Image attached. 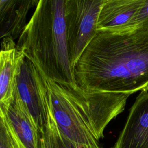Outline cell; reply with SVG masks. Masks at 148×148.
<instances>
[{
  "label": "cell",
  "mask_w": 148,
  "mask_h": 148,
  "mask_svg": "<svg viewBox=\"0 0 148 148\" xmlns=\"http://www.w3.org/2000/svg\"><path fill=\"white\" fill-rule=\"evenodd\" d=\"M76 83L92 91H148V30L97 31L73 67Z\"/></svg>",
  "instance_id": "1"
},
{
  "label": "cell",
  "mask_w": 148,
  "mask_h": 148,
  "mask_svg": "<svg viewBox=\"0 0 148 148\" xmlns=\"http://www.w3.org/2000/svg\"><path fill=\"white\" fill-rule=\"evenodd\" d=\"M44 76L60 131L76 143L99 145L105 128L124 110L130 95L88 91L76 83H59Z\"/></svg>",
  "instance_id": "2"
},
{
  "label": "cell",
  "mask_w": 148,
  "mask_h": 148,
  "mask_svg": "<svg viewBox=\"0 0 148 148\" xmlns=\"http://www.w3.org/2000/svg\"><path fill=\"white\" fill-rule=\"evenodd\" d=\"M65 0H40L17 47L49 79L75 84L67 45Z\"/></svg>",
  "instance_id": "3"
},
{
  "label": "cell",
  "mask_w": 148,
  "mask_h": 148,
  "mask_svg": "<svg viewBox=\"0 0 148 148\" xmlns=\"http://www.w3.org/2000/svg\"><path fill=\"white\" fill-rule=\"evenodd\" d=\"M104 0H65V21L71 66L97 33V23Z\"/></svg>",
  "instance_id": "4"
},
{
  "label": "cell",
  "mask_w": 148,
  "mask_h": 148,
  "mask_svg": "<svg viewBox=\"0 0 148 148\" xmlns=\"http://www.w3.org/2000/svg\"><path fill=\"white\" fill-rule=\"evenodd\" d=\"M14 93L18 97L40 134L48 116L49 92L43 73L24 57L16 78Z\"/></svg>",
  "instance_id": "5"
},
{
  "label": "cell",
  "mask_w": 148,
  "mask_h": 148,
  "mask_svg": "<svg viewBox=\"0 0 148 148\" xmlns=\"http://www.w3.org/2000/svg\"><path fill=\"white\" fill-rule=\"evenodd\" d=\"M113 148H148V92L136 97Z\"/></svg>",
  "instance_id": "6"
},
{
  "label": "cell",
  "mask_w": 148,
  "mask_h": 148,
  "mask_svg": "<svg viewBox=\"0 0 148 148\" xmlns=\"http://www.w3.org/2000/svg\"><path fill=\"white\" fill-rule=\"evenodd\" d=\"M0 53V110H6L12 103L16 78L24 56L13 39H2Z\"/></svg>",
  "instance_id": "7"
},
{
  "label": "cell",
  "mask_w": 148,
  "mask_h": 148,
  "mask_svg": "<svg viewBox=\"0 0 148 148\" xmlns=\"http://www.w3.org/2000/svg\"><path fill=\"white\" fill-rule=\"evenodd\" d=\"M143 2V0H104L98 16L97 31H129L131 21Z\"/></svg>",
  "instance_id": "8"
},
{
  "label": "cell",
  "mask_w": 148,
  "mask_h": 148,
  "mask_svg": "<svg viewBox=\"0 0 148 148\" xmlns=\"http://www.w3.org/2000/svg\"><path fill=\"white\" fill-rule=\"evenodd\" d=\"M36 0H0V36L13 40L25 29L31 8L36 6Z\"/></svg>",
  "instance_id": "9"
},
{
  "label": "cell",
  "mask_w": 148,
  "mask_h": 148,
  "mask_svg": "<svg viewBox=\"0 0 148 148\" xmlns=\"http://www.w3.org/2000/svg\"><path fill=\"white\" fill-rule=\"evenodd\" d=\"M4 114L13 131L24 148H39L41 134L18 97L14 93L12 103Z\"/></svg>",
  "instance_id": "10"
},
{
  "label": "cell",
  "mask_w": 148,
  "mask_h": 148,
  "mask_svg": "<svg viewBox=\"0 0 148 148\" xmlns=\"http://www.w3.org/2000/svg\"><path fill=\"white\" fill-rule=\"evenodd\" d=\"M47 105H48L47 122L50 125V130H51L53 148H103L99 145L88 146V145L77 144L67 139L60 131L57 125V124L53 113L52 109H51L49 94L48 96Z\"/></svg>",
  "instance_id": "11"
},
{
  "label": "cell",
  "mask_w": 148,
  "mask_h": 148,
  "mask_svg": "<svg viewBox=\"0 0 148 148\" xmlns=\"http://www.w3.org/2000/svg\"><path fill=\"white\" fill-rule=\"evenodd\" d=\"M23 147L5 116L0 112V148Z\"/></svg>",
  "instance_id": "12"
},
{
  "label": "cell",
  "mask_w": 148,
  "mask_h": 148,
  "mask_svg": "<svg viewBox=\"0 0 148 148\" xmlns=\"http://www.w3.org/2000/svg\"><path fill=\"white\" fill-rule=\"evenodd\" d=\"M139 28L148 30V0H143L130 23V31Z\"/></svg>",
  "instance_id": "13"
},
{
  "label": "cell",
  "mask_w": 148,
  "mask_h": 148,
  "mask_svg": "<svg viewBox=\"0 0 148 148\" xmlns=\"http://www.w3.org/2000/svg\"><path fill=\"white\" fill-rule=\"evenodd\" d=\"M39 148H53L51 130L47 120L45 126L44 132L40 136Z\"/></svg>",
  "instance_id": "14"
},
{
  "label": "cell",
  "mask_w": 148,
  "mask_h": 148,
  "mask_svg": "<svg viewBox=\"0 0 148 148\" xmlns=\"http://www.w3.org/2000/svg\"><path fill=\"white\" fill-rule=\"evenodd\" d=\"M23 148H24V147H23Z\"/></svg>",
  "instance_id": "15"
}]
</instances>
